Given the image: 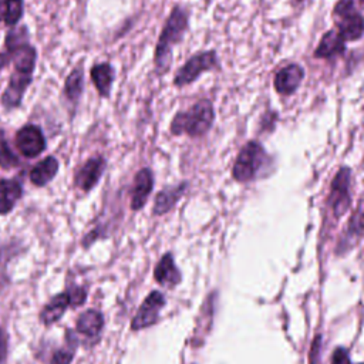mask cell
<instances>
[{"label":"cell","mask_w":364,"mask_h":364,"mask_svg":"<svg viewBox=\"0 0 364 364\" xmlns=\"http://www.w3.org/2000/svg\"><path fill=\"white\" fill-rule=\"evenodd\" d=\"M188 28V14L181 7H173L155 48V67L159 74L169 70L172 63V47L178 44Z\"/></svg>","instance_id":"obj_1"},{"label":"cell","mask_w":364,"mask_h":364,"mask_svg":"<svg viewBox=\"0 0 364 364\" xmlns=\"http://www.w3.org/2000/svg\"><path fill=\"white\" fill-rule=\"evenodd\" d=\"M215 121L213 105L209 100L195 102L188 111L178 112L171 122V132L173 135L186 134L189 136L205 135Z\"/></svg>","instance_id":"obj_2"},{"label":"cell","mask_w":364,"mask_h":364,"mask_svg":"<svg viewBox=\"0 0 364 364\" xmlns=\"http://www.w3.org/2000/svg\"><path fill=\"white\" fill-rule=\"evenodd\" d=\"M267 164V154L262 144L249 141L239 152L233 168L232 176L237 182H250Z\"/></svg>","instance_id":"obj_3"},{"label":"cell","mask_w":364,"mask_h":364,"mask_svg":"<svg viewBox=\"0 0 364 364\" xmlns=\"http://www.w3.org/2000/svg\"><path fill=\"white\" fill-rule=\"evenodd\" d=\"M338 17L337 31L344 41L358 40L364 34V17L355 10L354 0H340L334 7Z\"/></svg>","instance_id":"obj_4"},{"label":"cell","mask_w":364,"mask_h":364,"mask_svg":"<svg viewBox=\"0 0 364 364\" xmlns=\"http://www.w3.org/2000/svg\"><path fill=\"white\" fill-rule=\"evenodd\" d=\"M215 67H218V58H216V53L213 50L196 53L175 74L173 84L176 87L188 85V84L193 82L200 74H203L205 71L213 70Z\"/></svg>","instance_id":"obj_5"},{"label":"cell","mask_w":364,"mask_h":364,"mask_svg":"<svg viewBox=\"0 0 364 364\" xmlns=\"http://www.w3.org/2000/svg\"><path fill=\"white\" fill-rule=\"evenodd\" d=\"M350 179L351 171L347 166L340 168L331 182L328 205L336 218H340L350 206Z\"/></svg>","instance_id":"obj_6"},{"label":"cell","mask_w":364,"mask_h":364,"mask_svg":"<svg viewBox=\"0 0 364 364\" xmlns=\"http://www.w3.org/2000/svg\"><path fill=\"white\" fill-rule=\"evenodd\" d=\"M164 306H165L164 294L161 291H151L139 306L136 314L134 316L131 321V328L136 331L155 324L158 321L159 311Z\"/></svg>","instance_id":"obj_7"},{"label":"cell","mask_w":364,"mask_h":364,"mask_svg":"<svg viewBox=\"0 0 364 364\" xmlns=\"http://www.w3.org/2000/svg\"><path fill=\"white\" fill-rule=\"evenodd\" d=\"M16 145L18 151L27 156L34 158L46 148V139L41 129L36 125L23 127L16 135Z\"/></svg>","instance_id":"obj_8"},{"label":"cell","mask_w":364,"mask_h":364,"mask_svg":"<svg viewBox=\"0 0 364 364\" xmlns=\"http://www.w3.org/2000/svg\"><path fill=\"white\" fill-rule=\"evenodd\" d=\"M304 77V70L299 64H289L279 70L274 75V90L282 95H290L296 92Z\"/></svg>","instance_id":"obj_9"},{"label":"cell","mask_w":364,"mask_h":364,"mask_svg":"<svg viewBox=\"0 0 364 364\" xmlns=\"http://www.w3.org/2000/svg\"><path fill=\"white\" fill-rule=\"evenodd\" d=\"M31 82V74L28 73H21V71H14V74L11 75L9 85L1 97L3 105L6 108H14L20 104L26 88L28 87V84Z\"/></svg>","instance_id":"obj_10"},{"label":"cell","mask_w":364,"mask_h":364,"mask_svg":"<svg viewBox=\"0 0 364 364\" xmlns=\"http://www.w3.org/2000/svg\"><path fill=\"white\" fill-rule=\"evenodd\" d=\"M152 186H154V176H152V172L148 169V168H144L141 169L136 175H135V179H134V186H132V195H131V208L134 210H138L141 209L151 191H152Z\"/></svg>","instance_id":"obj_11"},{"label":"cell","mask_w":364,"mask_h":364,"mask_svg":"<svg viewBox=\"0 0 364 364\" xmlns=\"http://www.w3.org/2000/svg\"><path fill=\"white\" fill-rule=\"evenodd\" d=\"M105 162L101 156H95L88 159L78 171L75 183L82 189V191H90L95 186V183L100 181V176L104 171Z\"/></svg>","instance_id":"obj_12"},{"label":"cell","mask_w":364,"mask_h":364,"mask_svg":"<svg viewBox=\"0 0 364 364\" xmlns=\"http://www.w3.org/2000/svg\"><path fill=\"white\" fill-rule=\"evenodd\" d=\"M346 50V41L337 30H328L323 34L317 48L314 50L316 58H333L343 54Z\"/></svg>","instance_id":"obj_13"},{"label":"cell","mask_w":364,"mask_h":364,"mask_svg":"<svg viewBox=\"0 0 364 364\" xmlns=\"http://www.w3.org/2000/svg\"><path fill=\"white\" fill-rule=\"evenodd\" d=\"M154 276L158 283L166 287H173L181 282V272L175 266L171 253L162 256L154 270Z\"/></svg>","instance_id":"obj_14"},{"label":"cell","mask_w":364,"mask_h":364,"mask_svg":"<svg viewBox=\"0 0 364 364\" xmlns=\"http://www.w3.org/2000/svg\"><path fill=\"white\" fill-rule=\"evenodd\" d=\"M185 191H186V183H179L176 186H171L161 191L155 198L154 215H164L169 212L181 199V196L185 193Z\"/></svg>","instance_id":"obj_15"},{"label":"cell","mask_w":364,"mask_h":364,"mask_svg":"<svg viewBox=\"0 0 364 364\" xmlns=\"http://www.w3.org/2000/svg\"><path fill=\"white\" fill-rule=\"evenodd\" d=\"M70 306V296L68 293H60L54 296L41 310L40 320L43 324H51L61 318L65 309Z\"/></svg>","instance_id":"obj_16"},{"label":"cell","mask_w":364,"mask_h":364,"mask_svg":"<svg viewBox=\"0 0 364 364\" xmlns=\"http://www.w3.org/2000/svg\"><path fill=\"white\" fill-rule=\"evenodd\" d=\"M104 326V317L97 310H85L77 318V330L87 337H97Z\"/></svg>","instance_id":"obj_17"},{"label":"cell","mask_w":364,"mask_h":364,"mask_svg":"<svg viewBox=\"0 0 364 364\" xmlns=\"http://www.w3.org/2000/svg\"><path fill=\"white\" fill-rule=\"evenodd\" d=\"M21 196V185L17 181L0 179V215L13 209Z\"/></svg>","instance_id":"obj_18"},{"label":"cell","mask_w":364,"mask_h":364,"mask_svg":"<svg viewBox=\"0 0 364 364\" xmlns=\"http://www.w3.org/2000/svg\"><path fill=\"white\" fill-rule=\"evenodd\" d=\"M58 171V161L54 156H47L46 159L40 161L30 172V179L34 185L43 186L48 183Z\"/></svg>","instance_id":"obj_19"},{"label":"cell","mask_w":364,"mask_h":364,"mask_svg":"<svg viewBox=\"0 0 364 364\" xmlns=\"http://www.w3.org/2000/svg\"><path fill=\"white\" fill-rule=\"evenodd\" d=\"M91 78L101 95H108L112 80H114V70L108 63L97 64L91 70Z\"/></svg>","instance_id":"obj_20"},{"label":"cell","mask_w":364,"mask_h":364,"mask_svg":"<svg viewBox=\"0 0 364 364\" xmlns=\"http://www.w3.org/2000/svg\"><path fill=\"white\" fill-rule=\"evenodd\" d=\"M65 94L71 101H75L81 95L82 90V70L75 68L71 71V74L65 80Z\"/></svg>","instance_id":"obj_21"},{"label":"cell","mask_w":364,"mask_h":364,"mask_svg":"<svg viewBox=\"0 0 364 364\" xmlns=\"http://www.w3.org/2000/svg\"><path fill=\"white\" fill-rule=\"evenodd\" d=\"M23 16V0H6L3 21L7 26H14Z\"/></svg>","instance_id":"obj_22"},{"label":"cell","mask_w":364,"mask_h":364,"mask_svg":"<svg viewBox=\"0 0 364 364\" xmlns=\"http://www.w3.org/2000/svg\"><path fill=\"white\" fill-rule=\"evenodd\" d=\"M18 164L17 156L13 154V151L9 148L7 142L3 138V132L0 129V166L7 169L11 166H16Z\"/></svg>","instance_id":"obj_23"},{"label":"cell","mask_w":364,"mask_h":364,"mask_svg":"<svg viewBox=\"0 0 364 364\" xmlns=\"http://www.w3.org/2000/svg\"><path fill=\"white\" fill-rule=\"evenodd\" d=\"M364 229V202L361 203L360 209L351 216L348 223V236H357Z\"/></svg>","instance_id":"obj_24"},{"label":"cell","mask_w":364,"mask_h":364,"mask_svg":"<svg viewBox=\"0 0 364 364\" xmlns=\"http://www.w3.org/2000/svg\"><path fill=\"white\" fill-rule=\"evenodd\" d=\"M74 357V351L73 350H57L53 354L51 358V364H70L73 361Z\"/></svg>","instance_id":"obj_25"},{"label":"cell","mask_w":364,"mask_h":364,"mask_svg":"<svg viewBox=\"0 0 364 364\" xmlns=\"http://www.w3.org/2000/svg\"><path fill=\"white\" fill-rule=\"evenodd\" d=\"M331 364H353L350 360L348 350L344 347L336 348L331 355Z\"/></svg>","instance_id":"obj_26"},{"label":"cell","mask_w":364,"mask_h":364,"mask_svg":"<svg viewBox=\"0 0 364 364\" xmlns=\"http://www.w3.org/2000/svg\"><path fill=\"white\" fill-rule=\"evenodd\" d=\"M68 296H70V304H73V306H80V304H82L84 300H85V297H87L84 289H81V287H75L74 290H71V291L68 293Z\"/></svg>","instance_id":"obj_27"},{"label":"cell","mask_w":364,"mask_h":364,"mask_svg":"<svg viewBox=\"0 0 364 364\" xmlns=\"http://www.w3.org/2000/svg\"><path fill=\"white\" fill-rule=\"evenodd\" d=\"M7 354V336L4 330L0 327V364L4 361Z\"/></svg>","instance_id":"obj_28"},{"label":"cell","mask_w":364,"mask_h":364,"mask_svg":"<svg viewBox=\"0 0 364 364\" xmlns=\"http://www.w3.org/2000/svg\"><path fill=\"white\" fill-rule=\"evenodd\" d=\"M311 364H317V363H316V360H313V357H311Z\"/></svg>","instance_id":"obj_29"},{"label":"cell","mask_w":364,"mask_h":364,"mask_svg":"<svg viewBox=\"0 0 364 364\" xmlns=\"http://www.w3.org/2000/svg\"><path fill=\"white\" fill-rule=\"evenodd\" d=\"M360 1H361V3H364V0H360Z\"/></svg>","instance_id":"obj_30"},{"label":"cell","mask_w":364,"mask_h":364,"mask_svg":"<svg viewBox=\"0 0 364 364\" xmlns=\"http://www.w3.org/2000/svg\"><path fill=\"white\" fill-rule=\"evenodd\" d=\"M299 1H301V0H299Z\"/></svg>","instance_id":"obj_31"}]
</instances>
